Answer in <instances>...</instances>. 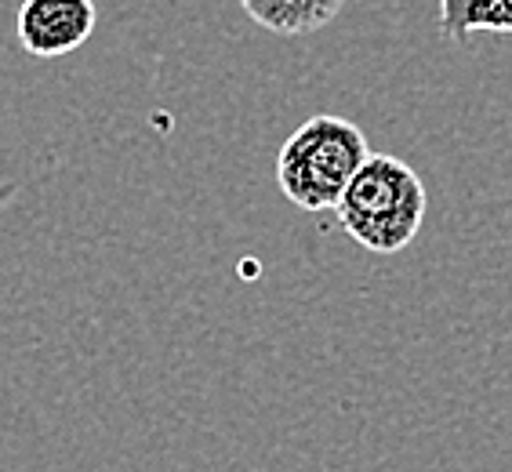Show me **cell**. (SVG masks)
<instances>
[{
	"label": "cell",
	"instance_id": "obj_1",
	"mask_svg": "<svg viewBox=\"0 0 512 472\" xmlns=\"http://www.w3.org/2000/svg\"><path fill=\"white\" fill-rule=\"evenodd\" d=\"M425 186L418 171L400 157L367 153L353 182L345 186L335 215L356 244L375 255H396L414 244L425 222Z\"/></svg>",
	"mask_w": 512,
	"mask_h": 472
},
{
	"label": "cell",
	"instance_id": "obj_2",
	"mask_svg": "<svg viewBox=\"0 0 512 472\" xmlns=\"http://www.w3.org/2000/svg\"><path fill=\"white\" fill-rule=\"evenodd\" d=\"M367 160V138L353 120L316 113L276 153V186L302 211H335Z\"/></svg>",
	"mask_w": 512,
	"mask_h": 472
},
{
	"label": "cell",
	"instance_id": "obj_3",
	"mask_svg": "<svg viewBox=\"0 0 512 472\" xmlns=\"http://www.w3.org/2000/svg\"><path fill=\"white\" fill-rule=\"evenodd\" d=\"M95 22V0H22L19 40L37 59H59L95 33Z\"/></svg>",
	"mask_w": 512,
	"mask_h": 472
},
{
	"label": "cell",
	"instance_id": "obj_4",
	"mask_svg": "<svg viewBox=\"0 0 512 472\" xmlns=\"http://www.w3.org/2000/svg\"><path fill=\"white\" fill-rule=\"evenodd\" d=\"M240 8L262 30L280 37H302L335 22L345 0H240Z\"/></svg>",
	"mask_w": 512,
	"mask_h": 472
},
{
	"label": "cell",
	"instance_id": "obj_5",
	"mask_svg": "<svg viewBox=\"0 0 512 472\" xmlns=\"http://www.w3.org/2000/svg\"><path fill=\"white\" fill-rule=\"evenodd\" d=\"M440 33L469 44L473 33H512V0H440Z\"/></svg>",
	"mask_w": 512,
	"mask_h": 472
}]
</instances>
